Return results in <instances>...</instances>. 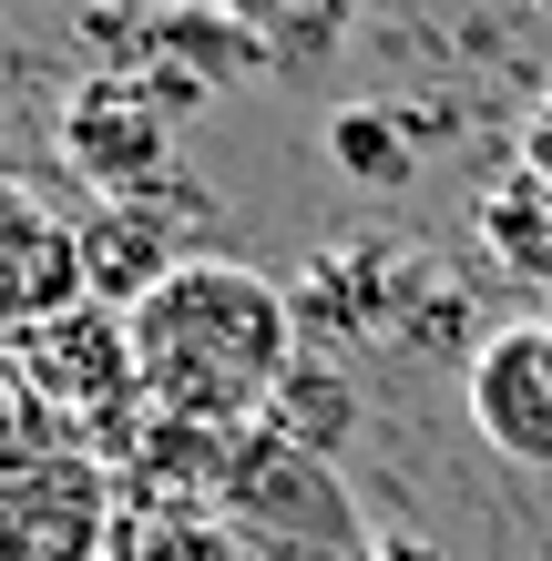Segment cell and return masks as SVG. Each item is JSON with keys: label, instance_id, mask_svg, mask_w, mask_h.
Segmentation results:
<instances>
[{"label": "cell", "instance_id": "6da1fadb", "mask_svg": "<svg viewBox=\"0 0 552 561\" xmlns=\"http://www.w3.org/2000/svg\"><path fill=\"white\" fill-rule=\"evenodd\" d=\"M134 317V357H144V399L165 419H205V428H256L286 368L307 357L286 276H256L236 255H184V266L144 296Z\"/></svg>", "mask_w": 552, "mask_h": 561}, {"label": "cell", "instance_id": "7a4b0ae2", "mask_svg": "<svg viewBox=\"0 0 552 561\" xmlns=\"http://www.w3.org/2000/svg\"><path fill=\"white\" fill-rule=\"evenodd\" d=\"M0 357H11V378H21L31 419H42V439H61V449L123 459L134 428L154 419L144 357H134V317H123V307H92V296H82V307L21 327Z\"/></svg>", "mask_w": 552, "mask_h": 561}, {"label": "cell", "instance_id": "3957f363", "mask_svg": "<svg viewBox=\"0 0 552 561\" xmlns=\"http://www.w3.org/2000/svg\"><path fill=\"white\" fill-rule=\"evenodd\" d=\"M123 541V470L92 449H21L0 470V561H113Z\"/></svg>", "mask_w": 552, "mask_h": 561}, {"label": "cell", "instance_id": "277c9868", "mask_svg": "<svg viewBox=\"0 0 552 561\" xmlns=\"http://www.w3.org/2000/svg\"><path fill=\"white\" fill-rule=\"evenodd\" d=\"M419 255L388 245V236H348L328 255H307L286 276V307H297V337L328 357V347H359V337H399L409 327V296H419Z\"/></svg>", "mask_w": 552, "mask_h": 561}, {"label": "cell", "instance_id": "5b68a950", "mask_svg": "<svg viewBox=\"0 0 552 561\" xmlns=\"http://www.w3.org/2000/svg\"><path fill=\"white\" fill-rule=\"evenodd\" d=\"M267 61H277V51L256 42L236 11H215V0H184V11H134V42L113 51V72L134 82V92H154L165 113H184V103H205V92L256 82Z\"/></svg>", "mask_w": 552, "mask_h": 561}, {"label": "cell", "instance_id": "8992f818", "mask_svg": "<svg viewBox=\"0 0 552 561\" xmlns=\"http://www.w3.org/2000/svg\"><path fill=\"white\" fill-rule=\"evenodd\" d=\"M165 144H174L165 103L134 92L123 72H92V82H72V103H61V163L82 174L92 205L154 194V184H165Z\"/></svg>", "mask_w": 552, "mask_h": 561}, {"label": "cell", "instance_id": "52a82bcc", "mask_svg": "<svg viewBox=\"0 0 552 561\" xmlns=\"http://www.w3.org/2000/svg\"><path fill=\"white\" fill-rule=\"evenodd\" d=\"M461 399H471V428L511 470H552V307L511 317V327H492V337L471 347Z\"/></svg>", "mask_w": 552, "mask_h": 561}, {"label": "cell", "instance_id": "ba28073f", "mask_svg": "<svg viewBox=\"0 0 552 561\" xmlns=\"http://www.w3.org/2000/svg\"><path fill=\"white\" fill-rule=\"evenodd\" d=\"M61 307H82V236L72 215L42 205V184H21L0 163V347Z\"/></svg>", "mask_w": 552, "mask_h": 561}, {"label": "cell", "instance_id": "9c48e42d", "mask_svg": "<svg viewBox=\"0 0 552 561\" xmlns=\"http://www.w3.org/2000/svg\"><path fill=\"white\" fill-rule=\"evenodd\" d=\"M72 236H82V296L92 307H144V296L184 266V225H174V205H154V194L72 215Z\"/></svg>", "mask_w": 552, "mask_h": 561}, {"label": "cell", "instance_id": "30bf717a", "mask_svg": "<svg viewBox=\"0 0 552 561\" xmlns=\"http://www.w3.org/2000/svg\"><path fill=\"white\" fill-rule=\"evenodd\" d=\"M471 225H481V255H492L511 286L552 296V184L532 174V163H511V174H492V184H481Z\"/></svg>", "mask_w": 552, "mask_h": 561}, {"label": "cell", "instance_id": "8fae6325", "mask_svg": "<svg viewBox=\"0 0 552 561\" xmlns=\"http://www.w3.org/2000/svg\"><path fill=\"white\" fill-rule=\"evenodd\" d=\"M267 428H277V439H297V449H317V459L348 449V428H359V378H348L338 357L307 347L297 368H286V388L267 399Z\"/></svg>", "mask_w": 552, "mask_h": 561}, {"label": "cell", "instance_id": "7c38bea8", "mask_svg": "<svg viewBox=\"0 0 552 561\" xmlns=\"http://www.w3.org/2000/svg\"><path fill=\"white\" fill-rule=\"evenodd\" d=\"M113 561H267L225 511H123Z\"/></svg>", "mask_w": 552, "mask_h": 561}, {"label": "cell", "instance_id": "4fadbf2b", "mask_svg": "<svg viewBox=\"0 0 552 561\" xmlns=\"http://www.w3.org/2000/svg\"><path fill=\"white\" fill-rule=\"evenodd\" d=\"M328 163L359 174V184H409L419 174V134H409V113H388V103H348V113H328Z\"/></svg>", "mask_w": 552, "mask_h": 561}, {"label": "cell", "instance_id": "5bb4252c", "mask_svg": "<svg viewBox=\"0 0 552 561\" xmlns=\"http://www.w3.org/2000/svg\"><path fill=\"white\" fill-rule=\"evenodd\" d=\"M215 11H236L277 61H286V51L307 61V51H328V42H338V21L359 11V0H215Z\"/></svg>", "mask_w": 552, "mask_h": 561}, {"label": "cell", "instance_id": "9a60e30c", "mask_svg": "<svg viewBox=\"0 0 552 561\" xmlns=\"http://www.w3.org/2000/svg\"><path fill=\"white\" fill-rule=\"evenodd\" d=\"M21 449H42V419H31V399H21V378H11V357H0V470H11Z\"/></svg>", "mask_w": 552, "mask_h": 561}, {"label": "cell", "instance_id": "2e32d148", "mask_svg": "<svg viewBox=\"0 0 552 561\" xmlns=\"http://www.w3.org/2000/svg\"><path fill=\"white\" fill-rule=\"evenodd\" d=\"M511 163H532V174L552 184V82L532 92V113H522V153H511Z\"/></svg>", "mask_w": 552, "mask_h": 561}, {"label": "cell", "instance_id": "e0dca14e", "mask_svg": "<svg viewBox=\"0 0 552 561\" xmlns=\"http://www.w3.org/2000/svg\"><path fill=\"white\" fill-rule=\"evenodd\" d=\"M532 11H542V21H552V0H532Z\"/></svg>", "mask_w": 552, "mask_h": 561}]
</instances>
